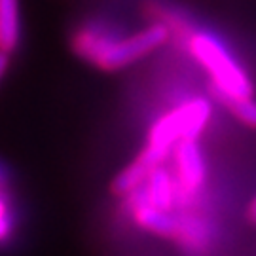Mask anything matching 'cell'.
<instances>
[{
    "instance_id": "7",
    "label": "cell",
    "mask_w": 256,
    "mask_h": 256,
    "mask_svg": "<svg viewBox=\"0 0 256 256\" xmlns=\"http://www.w3.org/2000/svg\"><path fill=\"white\" fill-rule=\"evenodd\" d=\"M174 239L188 254H203L210 245L209 226L198 216L192 214H178V230Z\"/></svg>"
},
{
    "instance_id": "5",
    "label": "cell",
    "mask_w": 256,
    "mask_h": 256,
    "mask_svg": "<svg viewBox=\"0 0 256 256\" xmlns=\"http://www.w3.org/2000/svg\"><path fill=\"white\" fill-rule=\"evenodd\" d=\"M128 200V209L131 212V218L140 230L150 232L154 236L167 239H174L176 230H178V216L171 210H162L154 207L146 200L142 188H137L135 192L126 196Z\"/></svg>"
},
{
    "instance_id": "13",
    "label": "cell",
    "mask_w": 256,
    "mask_h": 256,
    "mask_svg": "<svg viewBox=\"0 0 256 256\" xmlns=\"http://www.w3.org/2000/svg\"><path fill=\"white\" fill-rule=\"evenodd\" d=\"M6 68H8V55L2 54V52H0V78L4 76V72H6Z\"/></svg>"
},
{
    "instance_id": "8",
    "label": "cell",
    "mask_w": 256,
    "mask_h": 256,
    "mask_svg": "<svg viewBox=\"0 0 256 256\" xmlns=\"http://www.w3.org/2000/svg\"><path fill=\"white\" fill-rule=\"evenodd\" d=\"M21 40L19 0H0V52L12 54Z\"/></svg>"
},
{
    "instance_id": "6",
    "label": "cell",
    "mask_w": 256,
    "mask_h": 256,
    "mask_svg": "<svg viewBox=\"0 0 256 256\" xmlns=\"http://www.w3.org/2000/svg\"><path fill=\"white\" fill-rule=\"evenodd\" d=\"M140 188L154 207L173 212V207L178 202V188H176L173 173H169L164 165L154 167Z\"/></svg>"
},
{
    "instance_id": "3",
    "label": "cell",
    "mask_w": 256,
    "mask_h": 256,
    "mask_svg": "<svg viewBox=\"0 0 256 256\" xmlns=\"http://www.w3.org/2000/svg\"><path fill=\"white\" fill-rule=\"evenodd\" d=\"M210 102L203 97H194L180 106L164 114L148 133V144L164 152H173L180 140H196L210 118Z\"/></svg>"
},
{
    "instance_id": "14",
    "label": "cell",
    "mask_w": 256,
    "mask_h": 256,
    "mask_svg": "<svg viewBox=\"0 0 256 256\" xmlns=\"http://www.w3.org/2000/svg\"><path fill=\"white\" fill-rule=\"evenodd\" d=\"M6 184H8V171L0 164V188H6Z\"/></svg>"
},
{
    "instance_id": "2",
    "label": "cell",
    "mask_w": 256,
    "mask_h": 256,
    "mask_svg": "<svg viewBox=\"0 0 256 256\" xmlns=\"http://www.w3.org/2000/svg\"><path fill=\"white\" fill-rule=\"evenodd\" d=\"M188 50L198 63L210 74L218 99H241L252 97V82L247 72L236 63L226 46L209 32H190Z\"/></svg>"
},
{
    "instance_id": "12",
    "label": "cell",
    "mask_w": 256,
    "mask_h": 256,
    "mask_svg": "<svg viewBox=\"0 0 256 256\" xmlns=\"http://www.w3.org/2000/svg\"><path fill=\"white\" fill-rule=\"evenodd\" d=\"M247 216H248V220H250L252 224H256V196L252 198V200H250V203H248Z\"/></svg>"
},
{
    "instance_id": "11",
    "label": "cell",
    "mask_w": 256,
    "mask_h": 256,
    "mask_svg": "<svg viewBox=\"0 0 256 256\" xmlns=\"http://www.w3.org/2000/svg\"><path fill=\"white\" fill-rule=\"evenodd\" d=\"M236 118L247 126L256 129V101L252 97H241V99H220Z\"/></svg>"
},
{
    "instance_id": "10",
    "label": "cell",
    "mask_w": 256,
    "mask_h": 256,
    "mask_svg": "<svg viewBox=\"0 0 256 256\" xmlns=\"http://www.w3.org/2000/svg\"><path fill=\"white\" fill-rule=\"evenodd\" d=\"M14 230H16L14 205L6 194V188H0V247L8 245L10 239L14 238Z\"/></svg>"
},
{
    "instance_id": "4",
    "label": "cell",
    "mask_w": 256,
    "mask_h": 256,
    "mask_svg": "<svg viewBox=\"0 0 256 256\" xmlns=\"http://www.w3.org/2000/svg\"><path fill=\"white\" fill-rule=\"evenodd\" d=\"M174 165H176V188H178V202L188 203L196 194L202 190L207 178V167L203 160L202 148L198 140H180L173 148Z\"/></svg>"
},
{
    "instance_id": "1",
    "label": "cell",
    "mask_w": 256,
    "mask_h": 256,
    "mask_svg": "<svg viewBox=\"0 0 256 256\" xmlns=\"http://www.w3.org/2000/svg\"><path fill=\"white\" fill-rule=\"evenodd\" d=\"M169 36L171 28L165 23H156L131 36H122L106 23L92 21L76 30L72 50L102 70H118L164 46Z\"/></svg>"
},
{
    "instance_id": "9",
    "label": "cell",
    "mask_w": 256,
    "mask_h": 256,
    "mask_svg": "<svg viewBox=\"0 0 256 256\" xmlns=\"http://www.w3.org/2000/svg\"><path fill=\"white\" fill-rule=\"evenodd\" d=\"M148 174H150V171H148L146 167L140 164V162H137V160H133V162L114 178V182H112V192L116 194V196H120V198H126V196H129L131 192H135L137 188H140V186L144 184V180L148 178Z\"/></svg>"
}]
</instances>
